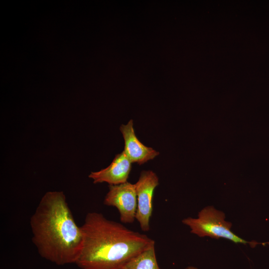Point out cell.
<instances>
[{
    "instance_id": "obj_3",
    "label": "cell",
    "mask_w": 269,
    "mask_h": 269,
    "mask_svg": "<svg viewBox=\"0 0 269 269\" xmlns=\"http://www.w3.org/2000/svg\"><path fill=\"white\" fill-rule=\"evenodd\" d=\"M182 223L191 229V233L199 237H209L213 239L224 238L236 244L244 245L254 243L248 242L231 231L232 224L225 221V215L212 206L205 207L199 213L197 218L188 217Z\"/></svg>"
},
{
    "instance_id": "obj_1",
    "label": "cell",
    "mask_w": 269,
    "mask_h": 269,
    "mask_svg": "<svg viewBox=\"0 0 269 269\" xmlns=\"http://www.w3.org/2000/svg\"><path fill=\"white\" fill-rule=\"evenodd\" d=\"M80 227L82 246L75 264L82 269H122L155 245L154 240L145 235L110 220L100 213H88Z\"/></svg>"
},
{
    "instance_id": "obj_4",
    "label": "cell",
    "mask_w": 269,
    "mask_h": 269,
    "mask_svg": "<svg viewBox=\"0 0 269 269\" xmlns=\"http://www.w3.org/2000/svg\"><path fill=\"white\" fill-rule=\"evenodd\" d=\"M104 204L116 207L124 223H133L135 219L137 209V195L135 184L128 181L118 184L109 185Z\"/></svg>"
},
{
    "instance_id": "obj_6",
    "label": "cell",
    "mask_w": 269,
    "mask_h": 269,
    "mask_svg": "<svg viewBox=\"0 0 269 269\" xmlns=\"http://www.w3.org/2000/svg\"><path fill=\"white\" fill-rule=\"evenodd\" d=\"M132 162L125 152L117 154L111 164L105 169L92 172L89 175L94 183L107 182L109 185H118L127 182L132 168Z\"/></svg>"
},
{
    "instance_id": "obj_8",
    "label": "cell",
    "mask_w": 269,
    "mask_h": 269,
    "mask_svg": "<svg viewBox=\"0 0 269 269\" xmlns=\"http://www.w3.org/2000/svg\"><path fill=\"white\" fill-rule=\"evenodd\" d=\"M122 269H161L157 263L155 245L134 258Z\"/></svg>"
},
{
    "instance_id": "obj_9",
    "label": "cell",
    "mask_w": 269,
    "mask_h": 269,
    "mask_svg": "<svg viewBox=\"0 0 269 269\" xmlns=\"http://www.w3.org/2000/svg\"><path fill=\"white\" fill-rule=\"evenodd\" d=\"M185 269H198L196 268V267L190 266V267H187Z\"/></svg>"
},
{
    "instance_id": "obj_2",
    "label": "cell",
    "mask_w": 269,
    "mask_h": 269,
    "mask_svg": "<svg viewBox=\"0 0 269 269\" xmlns=\"http://www.w3.org/2000/svg\"><path fill=\"white\" fill-rule=\"evenodd\" d=\"M32 241L39 255L57 265L75 264L81 253L82 233L62 191H49L30 219Z\"/></svg>"
},
{
    "instance_id": "obj_5",
    "label": "cell",
    "mask_w": 269,
    "mask_h": 269,
    "mask_svg": "<svg viewBox=\"0 0 269 269\" xmlns=\"http://www.w3.org/2000/svg\"><path fill=\"white\" fill-rule=\"evenodd\" d=\"M158 178L151 170L142 171L135 184L137 195V209L135 219L141 229L144 232L150 229L149 221L152 208L154 189L158 185Z\"/></svg>"
},
{
    "instance_id": "obj_7",
    "label": "cell",
    "mask_w": 269,
    "mask_h": 269,
    "mask_svg": "<svg viewBox=\"0 0 269 269\" xmlns=\"http://www.w3.org/2000/svg\"><path fill=\"white\" fill-rule=\"evenodd\" d=\"M120 131L125 140L124 151L132 163L142 164L159 154L158 152L146 146L138 140L134 133L132 120L126 125H122Z\"/></svg>"
}]
</instances>
